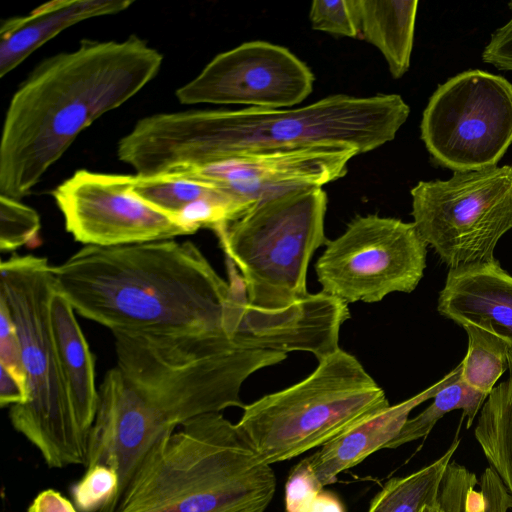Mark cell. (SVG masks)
<instances>
[{
  "mask_svg": "<svg viewBox=\"0 0 512 512\" xmlns=\"http://www.w3.org/2000/svg\"><path fill=\"white\" fill-rule=\"evenodd\" d=\"M113 335L117 363L98 388L85 468L107 465L116 471L115 512L159 439L199 415L243 409L245 380L287 354L246 349L226 336Z\"/></svg>",
  "mask_w": 512,
  "mask_h": 512,
  "instance_id": "obj_1",
  "label": "cell"
},
{
  "mask_svg": "<svg viewBox=\"0 0 512 512\" xmlns=\"http://www.w3.org/2000/svg\"><path fill=\"white\" fill-rule=\"evenodd\" d=\"M400 95H331L290 109L191 110L140 119L117 155L136 174L152 176L232 157L317 145L359 154L393 140L409 116Z\"/></svg>",
  "mask_w": 512,
  "mask_h": 512,
  "instance_id": "obj_2",
  "label": "cell"
},
{
  "mask_svg": "<svg viewBox=\"0 0 512 512\" xmlns=\"http://www.w3.org/2000/svg\"><path fill=\"white\" fill-rule=\"evenodd\" d=\"M52 272L75 312L113 334L231 338V285L191 241L86 245Z\"/></svg>",
  "mask_w": 512,
  "mask_h": 512,
  "instance_id": "obj_3",
  "label": "cell"
},
{
  "mask_svg": "<svg viewBox=\"0 0 512 512\" xmlns=\"http://www.w3.org/2000/svg\"><path fill=\"white\" fill-rule=\"evenodd\" d=\"M163 56L136 35L83 39L44 59L13 94L0 143V195L21 199L103 114L158 74Z\"/></svg>",
  "mask_w": 512,
  "mask_h": 512,
  "instance_id": "obj_4",
  "label": "cell"
},
{
  "mask_svg": "<svg viewBox=\"0 0 512 512\" xmlns=\"http://www.w3.org/2000/svg\"><path fill=\"white\" fill-rule=\"evenodd\" d=\"M270 464L220 412L188 420L147 452L115 512H264Z\"/></svg>",
  "mask_w": 512,
  "mask_h": 512,
  "instance_id": "obj_5",
  "label": "cell"
},
{
  "mask_svg": "<svg viewBox=\"0 0 512 512\" xmlns=\"http://www.w3.org/2000/svg\"><path fill=\"white\" fill-rule=\"evenodd\" d=\"M52 267L34 255H15L0 265V300L19 335L26 392L25 402L10 407L9 418L48 467L85 466L89 439L76 422L50 325Z\"/></svg>",
  "mask_w": 512,
  "mask_h": 512,
  "instance_id": "obj_6",
  "label": "cell"
},
{
  "mask_svg": "<svg viewBox=\"0 0 512 512\" xmlns=\"http://www.w3.org/2000/svg\"><path fill=\"white\" fill-rule=\"evenodd\" d=\"M384 390L351 354L338 349L300 382L243 407L237 426L266 463L323 446L389 407Z\"/></svg>",
  "mask_w": 512,
  "mask_h": 512,
  "instance_id": "obj_7",
  "label": "cell"
},
{
  "mask_svg": "<svg viewBox=\"0 0 512 512\" xmlns=\"http://www.w3.org/2000/svg\"><path fill=\"white\" fill-rule=\"evenodd\" d=\"M326 210L322 187L299 188L258 202L214 230L227 258L238 267L250 306L281 310L309 294L310 260L329 241Z\"/></svg>",
  "mask_w": 512,
  "mask_h": 512,
  "instance_id": "obj_8",
  "label": "cell"
},
{
  "mask_svg": "<svg viewBox=\"0 0 512 512\" xmlns=\"http://www.w3.org/2000/svg\"><path fill=\"white\" fill-rule=\"evenodd\" d=\"M411 196L418 233L449 269L496 261L495 247L512 228L511 166L420 181Z\"/></svg>",
  "mask_w": 512,
  "mask_h": 512,
  "instance_id": "obj_9",
  "label": "cell"
},
{
  "mask_svg": "<svg viewBox=\"0 0 512 512\" xmlns=\"http://www.w3.org/2000/svg\"><path fill=\"white\" fill-rule=\"evenodd\" d=\"M421 138L454 172L496 166L512 143V84L482 70L450 78L429 99Z\"/></svg>",
  "mask_w": 512,
  "mask_h": 512,
  "instance_id": "obj_10",
  "label": "cell"
},
{
  "mask_svg": "<svg viewBox=\"0 0 512 512\" xmlns=\"http://www.w3.org/2000/svg\"><path fill=\"white\" fill-rule=\"evenodd\" d=\"M426 246L414 223L356 216L327 242L315 272L322 291L347 304L379 302L417 287L426 267Z\"/></svg>",
  "mask_w": 512,
  "mask_h": 512,
  "instance_id": "obj_11",
  "label": "cell"
},
{
  "mask_svg": "<svg viewBox=\"0 0 512 512\" xmlns=\"http://www.w3.org/2000/svg\"><path fill=\"white\" fill-rule=\"evenodd\" d=\"M66 230L84 246L111 247L190 235L130 191V175L77 170L52 191Z\"/></svg>",
  "mask_w": 512,
  "mask_h": 512,
  "instance_id": "obj_12",
  "label": "cell"
},
{
  "mask_svg": "<svg viewBox=\"0 0 512 512\" xmlns=\"http://www.w3.org/2000/svg\"><path fill=\"white\" fill-rule=\"evenodd\" d=\"M314 80L310 68L287 48L257 40L216 55L175 94L182 104L286 109L307 98Z\"/></svg>",
  "mask_w": 512,
  "mask_h": 512,
  "instance_id": "obj_13",
  "label": "cell"
},
{
  "mask_svg": "<svg viewBox=\"0 0 512 512\" xmlns=\"http://www.w3.org/2000/svg\"><path fill=\"white\" fill-rule=\"evenodd\" d=\"M358 154L350 146L317 145L245 154L162 175L208 183L253 206L295 189L322 187L339 179L346 173L348 162Z\"/></svg>",
  "mask_w": 512,
  "mask_h": 512,
  "instance_id": "obj_14",
  "label": "cell"
},
{
  "mask_svg": "<svg viewBox=\"0 0 512 512\" xmlns=\"http://www.w3.org/2000/svg\"><path fill=\"white\" fill-rule=\"evenodd\" d=\"M349 318L348 304L323 291L276 311L250 306L244 293L233 340L246 349L306 351L320 360L340 349V328Z\"/></svg>",
  "mask_w": 512,
  "mask_h": 512,
  "instance_id": "obj_15",
  "label": "cell"
},
{
  "mask_svg": "<svg viewBox=\"0 0 512 512\" xmlns=\"http://www.w3.org/2000/svg\"><path fill=\"white\" fill-rule=\"evenodd\" d=\"M437 308L463 328H479L512 348V276L497 260L449 269Z\"/></svg>",
  "mask_w": 512,
  "mask_h": 512,
  "instance_id": "obj_16",
  "label": "cell"
},
{
  "mask_svg": "<svg viewBox=\"0 0 512 512\" xmlns=\"http://www.w3.org/2000/svg\"><path fill=\"white\" fill-rule=\"evenodd\" d=\"M460 370L461 364L431 387L404 402L390 405L366 417L307 457L313 473L323 487L335 482L338 474L358 465L375 451L385 448L399 434L409 419L410 412L422 402L433 398Z\"/></svg>",
  "mask_w": 512,
  "mask_h": 512,
  "instance_id": "obj_17",
  "label": "cell"
},
{
  "mask_svg": "<svg viewBox=\"0 0 512 512\" xmlns=\"http://www.w3.org/2000/svg\"><path fill=\"white\" fill-rule=\"evenodd\" d=\"M131 0H53L25 16H13L0 28V77L65 29L90 18L122 12Z\"/></svg>",
  "mask_w": 512,
  "mask_h": 512,
  "instance_id": "obj_18",
  "label": "cell"
},
{
  "mask_svg": "<svg viewBox=\"0 0 512 512\" xmlns=\"http://www.w3.org/2000/svg\"><path fill=\"white\" fill-rule=\"evenodd\" d=\"M75 310L57 289L49 302V318L60 367L76 422L89 439L98 405L94 357Z\"/></svg>",
  "mask_w": 512,
  "mask_h": 512,
  "instance_id": "obj_19",
  "label": "cell"
},
{
  "mask_svg": "<svg viewBox=\"0 0 512 512\" xmlns=\"http://www.w3.org/2000/svg\"><path fill=\"white\" fill-rule=\"evenodd\" d=\"M417 0H357L363 37L377 47L394 78L410 66Z\"/></svg>",
  "mask_w": 512,
  "mask_h": 512,
  "instance_id": "obj_20",
  "label": "cell"
},
{
  "mask_svg": "<svg viewBox=\"0 0 512 512\" xmlns=\"http://www.w3.org/2000/svg\"><path fill=\"white\" fill-rule=\"evenodd\" d=\"M508 370V378L494 387L483 404L474 436L506 488L512 509V351Z\"/></svg>",
  "mask_w": 512,
  "mask_h": 512,
  "instance_id": "obj_21",
  "label": "cell"
},
{
  "mask_svg": "<svg viewBox=\"0 0 512 512\" xmlns=\"http://www.w3.org/2000/svg\"><path fill=\"white\" fill-rule=\"evenodd\" d=\"M439 500L444 512H507L511 509L509 494L490 466L478 481L474 472L450 462L441 483Z\"/></svg>",
  "mask_w": 512,
  "mask_h": 512,
  "instance_id": "obj_22",
  "label": "cell"
},
{
  "mask_svg": "<svg viewBox=\"0 0 512 512\" xmlns=\"http://www.w3.org/2000/svg\"><path fill=\"white\" fill-rule=\"evenodd\" d=\"M459 444L460 440L456 438L431 464L387 481L372 499L367 512H421L425 505L439 497L446 469Z\"/></svg>",
  "mask_w": 512,
  "mask_h": 512,
  "instance_id": "obj_23",
  "label": "cell"
},
{
  "mask_svg": "<svg viewBox=\"0 0 512 512\" xmlns=\"http://www.w3.org/2000/svg\"><path fill=\"white\" fill-rule=\"evenodd\" d=\"M487 397L467 385L461 378L460 370L450 383L436 393L431 405L416 417L407 420L399 434L385 448H398L426 437L440 418L456 409L463 410L464 416L467 417L466 427L469 429Z\"/></svg>",
  "mask_w": 512,
  "mask_h": 512,
  "instance_id": "obj_24",
  "label": "cell"
},
{
  "mask_svg": "<svg viewBox=\"0 0 512 512\" xmlns=\"http://www.w3.org/2000/svg\"><path fill=\"white\" fill-rule=\"evenodd\" d=\"M464 329L469 340L467 354L461 362V378L467 385L488 396L508 369V356L512 348L479 328L468 326Z\"/></svg>",
  "mask_w": 512,
  "mask_h": 512,
  "instance_id": "obj_25",
  "label": "cell"
},
{
  "mask_svg": "<svg viewBox=\"0 0 512 512\" xmlns=\"http://www.w3.org/2000/svg\"><path fill=\"white\" fill-rule=\"evenodd\" d=\"M130 191L154 208L172 216L198 199L218 193L216 187L200 181L167 175H130Z\"/></svg>",
  "mask_w": 512,
  "mask_h": 512,
  "instance_id": "obj_26",
  "label": "cell"
},
{
  "mask_svg": "<svg viewBox=\"0 0 512 512\" xmlns=\"http://www.w3.org/2000/svg\"><path fill=\"white\" fill-rule=\"evenodd\" d=\"M119 478L107 465L87 468L84 476L73 485L71 494L79 512H114Z\"/></svg>",
  "mask_w": 512,
  "mask_h": 512,
  "instance_id": "obj_27",
  "label": "cell"
},
{
  "mask_svg": "<svg viewBox=\"0 0 512 512\" xmlns=\"http://www.w3.org/2000/svg\"><path fill=\"white\" fill-rule=\"evenodd\" d=\"M40 216L33 208L0 195V249L14 251L33 242L40 231Z\"/></svg>",
  "mask_w": 512,
  "mask_h": 512,
  "instance_id": "obj_28",
  "label": "cell"
},
{
  "mask_svg": "<svg viewBox=\"0 0 512 512\" xmlns=\"http://www.w3.org/2000/svg\"><path fill=\"white\" fill-rule=\"evenodd\" d=\"M309 17L315 30L346 37L361 33L357 0H315Z\"/></svg>",
  "mask_w": 512,
  "mask_h": 512,
  "instance_id": "obj_29",
  "label": "cell"
},
{
  "mask_svg": "<svg viewBox=\"0 0 512 512\" xmlns=\"http://www.w3.org/2000/svg\"><path fill=\"white\" fill-rule=\"evenodd\" d=\"M323 485L313 473L309 461L301 460L291 470L285 484V512H309Z\"/></svg>",
  "mask_w": 512,
  "mask_h": 512,
  "instance_id": "obj_30",
  "label": "cell"
},
{
  "mask_svg": "<svg viewBox=\"0 0 512 512\" xmlns=\"http://www.w3.org/2000/svg\"><path fill=\"white\" fill-rule=\"evenodd\" d=\"M0 365L23 386L25 376L19 335L6 304L0 300Z\"/></svg>",
  "mask_w": 512,
  "mask_h": 512,
  "instance_id": "obj_31",
  "label": "cell"
},
{
  "mask_svg": "<svg viewBox=\"0 0 512 512\" xmlns=\"http://www.w3.org/2000/svg\"><path fill=\"white\" fill-rule=\"evenodd\" d=\"M512 10V2L509 3ZM483 61L501 70H512V17L495 31L482 53Z\"/></svg>",
  "mask_w": 512,
  "mask_h": 512,
  "instance_id": "obj_32",
  "label": "cell"
},
{
  "mask_svg": "<svg viewBox=\"0 0 512 512\" xmlns=\"http://www.w3.org/2000/svg\"><path fill=\"white\" fill-rule=\"evenodd\" d=\"M27 512H77V509L60 492L46 489L34 498Z\"/></svg>",
  "mask_w": 512,
  "mask_h": 512,
  "instance_id": "obj_33",
  "label": "cell"
},
{
  "mask_svg": "<svg viewBox=\"0 0 512 512\" xmlns=\"http://www.w3.org/2000/svg\"><path fill=\"white\" fill-rule=\"evenodd\" d=\"M25 400L26 392L23 386L5 367L0 365L1 407L22 404Z\"/></svg>",
  "mask_w": 512,
  "mask_h": 512,
  "instance_id": "obj_34",
  "label": "cell"
},
{
  "mask_svg": "<svg viewBox=\"0 0 512 512\" xmlns=\"http://www.w3.org/2000/svg\"><path fill=\"white\" fill-rule=\"evenodd\" d=\"M309 512H346L338 496L322 490L315 498Z\"/></svg>",
  "mask_w": 512,
  "mask_h": 512,
  "instance_id": "obj_35",
  "label": "cell"
},
{
  "mask_svg": "<svg viewBox=\"0 0 512 512\" xmlns=\"http://www.w3.org/2000/svg\"><path fill=\"white\" fill-rule=\"evenodd\" d=\"M421 512H444L439 497L425 505Z\"/></svg>",
  "mask_w": 512,
  "mask_h": 512,
  "instance_id": "obj_36",
  "label": "cell"
}]
</instances>
